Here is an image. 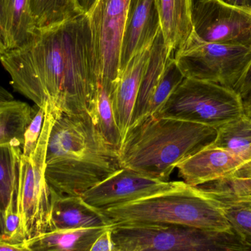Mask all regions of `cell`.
<instances>
[{
    "instance_id": "obj_33",
    "label": "cell",
    "mask_w": 251,
    "mask_h": 251,
    "mask_svg": "<svg viewBox=\"0 0 251 251\" xmlns=\"http://www.w3.org/2000/svg\"><path fill=\"white\" fill-rule=\"evenodd\" d=\"M76 1L81 11L88 14L92 10L97 0H76Z\"/></svg>"
},
{
    "instance_id": "obj_25",
    "label": "cell",
    "mask_w": 251,
    "mask_h": 251,
    "mask_svg": "<svg viewBox=\"0 0 251 251\" xmlns=\"http://www.w3.org/2000/svg\"><path fill=\"white\" fill-rule=\"evenodd\" d=\"M205 191L218 201L233 231L251 246V208L225 195Z\"/></svg>"
},
{
    "instance_id": "obj_12",
    "label": "cell",
    "mask_w": 251,
    "mask_h": 251,
    "mask_svg": "<svg viewBox=\"0 0 251 251\" xmlns=\"http://www.w3.org/2000/svg\"><path fill=\"white\" fill-rule=\"evenodd\" d=\"M185 184L200 187L215 182H251V168L234 153L210 146L177 166Z\"/></svg>"
},
{
    "instance_id": "obj_24",
    "label": "cell",
    "mask_w": 251,
    "mask_h": 251,
    "mask_svg": "<svg viewBox=\"0 0 251 251\" xmlns=\"http://www.w3.org/2000/svg\"><path fill=\"white\" fill-rule=\"evenodd\" d=\"M113 90L107 85L99 82L97 92V125L105 140L119 150L122 145V134L115 119L112 104Z\"/></svg>"
},
{
    "instance_id": "obj_20",
    "label": "cell",
    "mask_w": 251,
    "mask_h": 251,
    "mask_svg": "<svg viewBox=\"0 0 251 251\" xmlns=\"http://www.w3.org/2000/svg\"><path fill=\"white\" fill-rule=\"evenodd\" d=\"M35 111L26 103L14 100L0 101V146L22 148L24 134Z\"/></svg>"
},
{
    "instance_id": "obj_14",
    "label": "cell",
    "mask_w": 251,
    "mask_h": 251,
    "mask_svg": "<svg viewBox=\"0 0 251 251\" xmlns=\"http://www.w3.org/2000/svg\"><path fill=\"white\" fill-rule=\"evenodd\" d=\"M152 43L130 60L119 75L112 94L115 119L123 139L131 125L142 78L150 58Z\"/></svg>"
},
{
    "instance_id": "obj_31",
    "label": "cell",
    "mask_w": 251,
    "mask_h": 251,
    "mask_svg": "<svg viewBox=\"0 0 251 251\" xmlns=\"http://www.w3.org/2000/svg\"><path fill=\"white\" fill-rule=\"evenodd\" d=\"M0 251H29L22 245L13 244L4 240H0Z\"/></svg>"
},
{
    "instance_id": "obj_21",
    "label": "cell",
    "mask_w": 251,
    "mask_h": 251,
    "mask_svg": "<svg viewBox=\"0 0 251 251\" xmlns=\"http://www.w3.org/2000/svg\"><path fill=\"white\" fill-rule=\"evenodd\" d=\"M234 153L251 168V119L246 115L218 128L213 144Z\"/></svg>"
},
{
    "instance_id": "obj_11",
    "label": "cell",
    "mask_w": 251,
    "mask_h": 251,
    "mask_svg": "<svg viewBox=\"0 0 251 251\" xmlns=\"http://www.w3.org/2000/svg\"><path fill=\"white\" fill-rule=\"evenodd\" d=\"M182 181H164L122 168L85 192L86 203L97 209H109L176 188Z\"/></svg>"
},
{
    "instance_id": "obj_26",
    "label": "cell",
    "mask_w": 251,
    "mask_h": 251,
    "mask_svg": "<svg viewBox=\"0 0 251 251\" xmlns=\"http://www.w3.org/2000/svg\"><path fill=\"white\" fill-rule=\"evenodd\" d=\"M184 79L174 57L171 59L151 102L149 116H155ZM148 116V117H149Z\"/></svg>"
},
{
    "instance_id": "obj_22",
    "label": "cell",
    "mask_w": 251,
    "mask_h": 251,
    "mask_svg": "<svg viewBox=\"0 0 251 251\" xmlns=\"http://www.w3.org/2000/svg\"><path fill=\"white\" fill-rule=\"evenodd\" d=\"M22 147L8 144L0 146V215L16 194L18 165Z\"/></svg>"
},
{
    "instance_id": "obj_13",
    "label": "cell",
    "mask_w": 251,
    "mask_h": 251,
    "mask_svg": "<svg viewBox=\"0 0 251 251\" xmlns=\"http://www.w3.org/2000/svg\"><path fill=\"white\" fill-rule=\"evenodd\" d=\"M160 29L155 0H130L122 41L120 75L131 58L153 42Z\"/></svg>"
},
{
    "instance_id": "obj_16",
    "label": "cell",
    "mask_w": 251,
    "mask_h": 251,
    "mask_svg": "<svg viewBox=\"0 0 251 251\" xmlns=\"http://www.w3.org/2000/svg\"><path fill=\"white\" fill-rule=\"evenodd\" d=\"M36 29L29 0H0V40L6 51L30 42Z\"/></svg>"
},
{
    "instance_id": "obj_34",
    "label": "cell",
    "mask_w": 251,
    "mask_h": 251,
    "mask_svg": "<svg viewBox=\"0 0 251 251\" xmlns=\"http://www.w3.org/2000/svg\"><path fill=\"white\" fill-rule=\"evenodd\" d=\"M223 1L235 7L251 10V0H223Z\"/></svg>"
},
{
    "instance_id": "obj_27",
    "label": "cell",
    "mask_w": 251,
    "mask_h": 251,
    "mask_svg": "<svg viewBox=\"0 0 251 251\" xmlns=\"http://www.w3.org/2000/svg\"><path fill=\"white\" fill-rule=\"evenodd\" d=\"M45 113L46 105L38 107V110L32 116V120L26 127L24 134V142L22 148V154L24 156H29L33 152L41 135L45 119Z\"/></svg>"
},
{
    "instance_id": "obj_1",
    "label": "cell",
    "mask_w": 251,
    "mask_h": 251,
    "mask_svg": "<svg viewBox=\"0 0 251 251\" xmlns=\"http://www.w3.org/2000/svg\"><path fill=\"white\" fill-rule=\"evenodd\" d=\"M0 63L13 90L37 107L89 114L97 124L100 75L86 13L37 28L30 42L6 51Z\"/></svg>"
},
{
    "instance_id": "obj_19",
    "label": "cell",
    "mask_w": 251,
    "mask_h": 251,
    "mask_svg": "<svg viewBox=\"0 0 251 251\" xmlns=\"http://www.w3.org/2000/svg\"><path fill=\"white\" fill-rule=\"evenodd\" d=\"M107 228L53 230L22 244L29 251H89L97 237Z\"/></svg>"
},
{
    "instance_id": "obj_28",
    "label": "cell",
    "mask_w": 251,
    "mask_h": 251,
    "mask_svg": "<svg viewBox=\"0 0 251 251\" xmlns=\"http://www.w3.org/2000/svg\"><path fill=\"white\" fill-rule=\"evenodd\" d=\"M3 221L4 241L13 243V240H21L20 218L16 209V194L1 215Z\"/></svg>"
},
{
    "instance_id": "obj_8",
    "label": "cell",
    "mask_w": 251,
    "mask_h": 251,
    "mask_svg": "<svg viewBox=\"0 0 251 251\" xmlns=\"http://www.w3.org/2000/svg\"><path fill=\"white\" fill-rule=\"evenodd\" d=\"M174 58L184 78L235 90L250 64L251 48L207 42L193 31Z\"/></svg>"
},
{
    "instance_id": "obj_4",
    "label": "cell",
    "mask_w": 251,
    "mask_h": 251,
    "mask_svg": "<svg viewBox=\"0 0 251 251\" xmlns=\"http://www.w3.org/2000/svg\"><path fill=\"white\" fill-rule=\"evenodd\" d=\"M102 211L114 225H174L233 231L218 201L183 181L169 191Z\"/></svg>"
},
{
    "instance_id": "obj_6",
    "label": "cell",
    "mask_w": 251,
    "mask_h": 251,
    "mask_svg": "<svg viewBox=\"0 0 251 251\" xmlns=\"http://www.w3.org/2000/svg\"><path fill=\"white\" fill-rule=\"evenodd\" d=\"M54 113L46 105L45 119L33 152L21 155L18 165L16 209L20 218L22 243L50 231L51 190L46 178L47 151Z\"/></svg>"
},
{
    "instance_id": "obj_30",
    "label": "cell",
    "mask_w": 251,
    "mask_h": 251,
    "mask_svg": "<svg viewBox=\"0 0 251 251\" xmlns=\"http://www.w3.org/2000/svg\"><path fill=\"white\" fill-rule=\"evenodd\" d=\"M235 91L242 98L251 91V61L243 77L237 84Z\"/></svg>"
},
{
    "instance_id": "obj_5",
    "label": "cell",
    "mask_w": 251,
    "mask_h": 251,
    "mask_svg": "<svg viewBox=\"0 0 251 251\" xmlns=\"http://www.w3.org/2000/svg\"><path fill=\"white\" fill-rule=\"evenodd\" d=\"M116 251H251L234 231H210L174 225H115Z\"/></svg>"
},
{
    "instance_id": "obj_36",
    "label": "cell",
    "mask_w": 251,
    "mask_h": 251,
    "mask_svg": "<svg viewBox=\"0 0 251 251\" xmlns=\"http://www.w3.org/2000/svg\"><path fill=\"white\" fill-rule=\"evenodd\" d=\"M6 49L4 47V46L3 45L2 43H1V40H0V57L6 52Z\"/></svg>"
},
{
    "instance_id": "obj_10",
    "label": "cell",
    "mask_w": 251,
    "mask_h": 251,
    "mask_svg": "<svg viewBox=\"0 0 251 251\" xmlns=\"http://www.w3.org/2000/svg\"><path fill=\"white\" fill-rule=\"evenodd\" d=\"M194 32L207 42L251 48V10L223 0H198L193 7Z\"/></svg>"
},
{
    "instance_id": "obj_15",
    "label": "cell",
    "mask_w": 251,
    "mask_h": 251,
    "mask_svg": "<svg viewBox=\"0 0 251 251\" xmlns=\"http://www.w3.org/2000/svg\"><path fill=\"white\" fill-rule=\"evenodd\" d=\"M50 190L51 210L49 231L115 226L102 210L88 204L82 196H60Z\"/></svg>"
},
{
    "instance_id": "obj_3",
    "label": "cell",
    "mask_w": 251,
    "mask_h": 251,
    "mask_svg": "<svg viewBox=\"0 0 251 251\" xmlns=\"http://www.w3.org/2000/svg\"><path fill=\"white\" fill-rule=\"evenodd\" d=\"M218 129L151 116L130 127L119 149L123 168L168 181L179 164L212 146Z\"/></svg>"
},
{
    "instance_id": "obj_18",
    "label": "cell",
    "mask_w": 251,
    "mask_h": 251,
    "mask_svg": "<svg viewBox=\"0 0 251 251\" xmlns=\"http://www.w3.org/2000/svg\"><path fill=\"white\" fill-rule=\"evenodd\" d=\"M167 47L175 53L194 31V0H155Z\"/></svg>"
},
{
    "instance_id": "obj_35",
    "label": "cell",
    "mask_w": 251,
    "mask_h": 251,
    "mask_svg": "<svg viewBox=\"0 0 251 251\" xmlns=\"http://www.w3.org/2000/svg\"><path fill=\"white\" fill-rule=\"evenodd\" d=\"M245 115L251 119V91L243 97Z\"/></svg>"
},
{
    "instance_id": "obj_23",
    "label": "cell",
    "mask_w": 251,
    "mask_h": 251,
    "mask_svg": "<svg viewBox=\"0 0 251 251\" xmlns=\"http://www.w3.org/2000/svg\"><path fill=\"white\" fill-rule=\"evenodd\" d=\"M37 28L46 27L77 16L81 11L76 0H29Z\"/></svg>"
},
{
    "instance_id": "obj_9",
    "label": "cell",
    "mask_w": 251,
    "mask_h": 251,
    "mask_svg": "<svg viewBox=\"0 0 251 251\" xmlns=\"http://www.w3.org/2000/svg\"><path fill=\"white\" fill-rule=\"evenodd\" d=\"M130 0H97L88 13L100 82L114 90Z\"/></svg>"
},
{
    "instance_id": "obj_7",
    "label": "cell",
    "mask_w": 251,
    "mask_h": 251,
    "mask_svg": "<svg viewBox=\"0 0 251 251\" xmlns=\"http://www.w3.org/2000/svg\"><path fill=\"white\" fill-rule=\"evenodd\" d=\"M244 114L243 99L235 90L184 78L154 116L193 122L218 129Z\"/></svg>"
},
{
    "instance_id": "obj_29",
    "label": "cell",
    "mask_w": 251,
    "mask_h": 251,
    "mask_svg": "<svg viewBox=\"0 0 251 251\" xmlns=\"http://www.w3.org/2000/svg\"><path fill=\"white\" fill-rule=\"evenodd\" d=\"M113 226L106 228L97 237L89 251H116V246L112 235V229Z\"/></svg>"
},
{
    "instance_id": "obj_17",
    "label": "cell",
    "mask_w": 251,
    "mask_h": 251,
    "mask_svg": "<svg viewBox=\"0 0 251 251\" xmlns=\"http://www.w3.org/2000/svg\"><path fill=\"white\" fill-rule=\"evenodd\" d=\"M174 56V53L165 44L160 28L152 43L150 58L142 78L130 127L149 116L153 94Z\"/></svg>"
},
{
    "instance_id": "obj_32",
    "label": "cell",
    "mask_w": 251,
    "mask_h": 251,
    "mask_svg": "<svg viewBox=\"0 0 251 251\" xmlns=\"http://www.w3.org/2000/svg\"><path fill=\"white\" fill-rule=\"evenodd\" d=\"M214 193H221V194L225 195L231 199H234L243 204L247 205L249 207L251 208V193H247V194L238 195V196H234V195L228 194V193H222V192H214Z\"/></svg>"
},
{
    "instance_id": "obj_2",
    "label": "cell",
    "mask_w": 251,
    "mask_h": 251,
    "mask_svg": "<svg viewBox=\"0 0 251 251\" xmlns=\"http://www.w3.org/2000/svg\"><path fill=\"white\" fill-rule=\"evenodd\" d=\"M54 113L46 168L53 192L82 196L123 168L119 150L105 140L89 114Z\"/></svg>"
}]
</instances>
